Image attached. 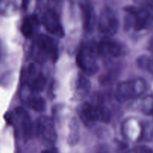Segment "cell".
I'll list each match as a JSON object with an SVG mask.
<instances>
[{"label":"cell","mask_w":153,"mask_h":153,"mask_svg":"<svg viewBox=\"0 0 153 153\" xmlns=\"http://www.w3.org/2000/svg\"><path fill=\"white\" fill-rule=\"evenodd\" d=\"M140 110L145 114L153 117V96H146L142 99Z\"/></svg>","instance_id":"17"},{"label":"cell","mask_w":153,"mask_h":153,"mask_svg":"<svg viewBox=\"0 0 153 153\" xmlns=\"http://www.w3.org/2000/svg\"><path fill=\"white\" fill-rule=\"evenodd\" d=\"M33 52L36 61H51L55 62L58 56V45L56 40L45 34L36 37L33 45Z\"/></svg>","instance_id":"1"},{"label":"cell","mask_w":153,"mask_h":153,"mask_svg":"<svg viewBox=\"0 0 153 153\" xmlns=\"http://www.w3.org/2000/svg\"><path fill=\"white\" fill-rule=\"evenodd\" d=\"M99 56L104 58H118L125 54V47L122 43L111 37H105L97 45Z\"/></svg>","instance_id":"8"},{"label":"cell","mask_w":153,"mask_h":153,"mask_svg":"<svg viewBox=\"0 0 153 153\" xmlns=\"http://www.w3.org/2000/svg\"><path fill=\"white\" fill-rule=\"evenodd\" d=\"M0 55H1V47H0Z\"/></svg>","instance_id":"21"},{"label":"cell","mask_w":153,"mask_h":153,"mask_svg":"<svg viewBox=\"0 0 153 153\" xmlns=\"http://www.w3.org/2000/svg\"><path fill=\"white\" fill-rule=\"evenodd\" d=\"M38 93L32 89L28 85L23 83L20 91V97L22 102L25 103L28 108L35 111L43 112L46 109V102Z\"/></svg>","instance_id":"9"},{"label":"cell","mask_w":153,"mask_h":153,"mask_svg":"<svg viewBox=\"0 0 153 153\" xmlns=\"http://www.w3.org/2000/svg\"><path fill=\"white\" fill-rule=\"evenodd\" d=\"M80 119L86 126H92L94 123H108L111 118L109 109L101 105L85 102L79 108Z\"/></svg>","instance_id":"4"},{"label":"cell","mask_w":153,"mask_h":153,"mask_svg":"<svg viewBox=\"0 0 153 153\" xmlns=\"http://www.w3.org/2000/svg\"><path fill=\"white\" fill-rule=\"evenodd\" d=\"M78 5L82 14L84 31L87 33L92 32L96 23V14L94 7L90 0H78Z\"/></svg>","instance_id":"13"},{"label":"cell","mask_w":153,"mask_h":153,"mask_svg":"<svg viewBox=\"0 0 153 153\" xmlns=\"http://www.w3.org/2000/svg\"><path fill=\"white\" fill-rule=\"evenodd\" d=\"M46 78L34 64H30L24 74V83L37 92L43 91L46 86Z\"/></svg>","instance_id":"11"},{"label":"cell","mask_w":153,"mask_h":153,"mask_svg":"<svg viewBox=\"0 0 153 153\" xmlns=\"http://www.w3.org/2000/svg\"><path fill=\"white\" fill-rule=\"evenodd\" d=\"M10 119L12 120L13 123L16 126L18 132L22 137L29 138L31 137L34 127L29 115L24 109L20 108H16L13 115L10 117Z\"/></svg>","instance_id":"10"},{"label":"cell","mask_w":153,"mask_h":153,"mask_svg":"<svg viewBox=\"0 0 153 153\" xmlns=\"http://www.w3.org/2000/svg\"><path fill=\"white\" fill-rule=\"evenodd\" d=\"M134 152H152V150L148 148L145 147V146H139V147H136L134 149Z\"/></svg>","instance_id":"19"},{"label":"cell","mask_w":153,"mask_h":153,"mask_svg":"<svg viewBox=\"0 0 153 153\" xmlns=\"http://www.w3.org/2000/svg\"><path fill=\"white\" fill-rule=\"evenodd\" d=\"M146 89L145 80L141 78H135L120 82L116 88L115 97L118 102H124L141 97Z\"/></svg>","instance_id":"3"},{"label":"cell","mask_w":153,"mask_h":153,"mask_svg":"<svg viewBox=\"0 0 153 153\" xmlns=\"http://www.w3.org/2000/svg\"><path fill=\"white\" fill-rule=\"evenodd\" d=\"M137 64L140 68L147 70L153 74V52L150 56H141L138 58Z\"/></svg>","instance_id":"16"},{"label":"cell","mask_w":153,"mask_h":153,"mask_svg":"<svg viewBox=\"0 0 153 153\" xmlns=\"http://www.w3.org/2000/svg\"><path fill=\"white\" fill-rule=\"evenodd\" d=\"M41 22L45 29L57 37H63L64 31L58 14L52 10H46L41 16Z\"/></svg>","instance_id":"12"},{"label":"cell","mask_w":153,"mask_h":153,"mask_svg":"<svg viewBox=\"0 0 153 153\" xmlns=\"http://www.w3.org/2000/svg\"><path fill=\"white\" fill-rule=\"evenodd\" d=\"M149 49H150V50H151V52H153V38L152 39L151 41H150Z\"/></svg>","instance_id":"20"},{"label":"cell","mask_w":153,"mask_h":153,"mask_svg":"<svg viewBox=\"0 0 153 153\" xmlns=\"http://www.w3.org/2000/svg\"><path fill=\"white\" fill-rule=\"evenodd\" d=\"M153 137V122H146L142 125L141 128L140 135L139 140H148Z\"/></svg>","instance_id":"18"},{"label":"cell","mask_w":153,"mask_h":153,"mask_svg":"<svg viewBox=\"0 0 153 153\" xmlns=\"http://www.w3.org/2000/svg\"><path fill=\"white\" fill-rule=\"evenodd\" d=\"M98 29L105 37H112L118 29V19L116 14L109 8L102 10L99 16Z\"/></svg>","instance_id":"6"},{"label":"cell","mask_w":153,"mask_h":153,"mask_svg":"<svg viewBox=\"0 0 153 153\" xmlns=\"http://www.w3.org/2000/svg\"><path fill=\"white\" fill-rule=\"evenodd\" d=\"M90 89V82L86 76H80L76 82V94L80 97H85Z\"/></svg>","instance_id":"15"},{"label":"cell","mask_w":153,"mask_h":153,"mask_svg":"<svg viewBox=\"0 0 153 153\" xmlns=\"http://www.w3.org/2000/svg\"><path fill=\"white\" fill-rule=\"evenodd\" d=\"M98 57L96 46L86 43L78 50L76 56V64L86 75L92 76L99 70Z\"/></svg>","instance_id":"2"},{"label":"cell","mask_w":153,"mask_h":153,"mask_svg":"<svg viewBox=\"0 0 153 153\" xmlns=\"http://www.w3.org/2000/svg\"><path fill=\"white\" fill-rule=\"evenodd\" d=\"M35 131L41 140L48 144L53 145L56 142L57 133L55 124L52 119L49 117L42 116L37 120Z\"/></svg>","instance_id":"7"},{"label":"cell","mask_w":153,"mask_h":153,"mask_svg":"<svg viewBox=\"0 0 153 153\" xmlns=\"http://www.w3.org/2000/svg\"><path fill=\"white\" fill-rule=\"evenodd\" d=\"M124 11L126 12V26L128 29L140 31L149 26L151 16L147 9L129 6L124 9Z\"/></svg>","instance_id":"5"},{"label":"cell","mask_w":153,"mask_h":153,"mask_svg":"<svg viewBox=\"0 0 153 153\" xmlns=\"http://www.w3.org/2000/svg\"><path fill=\"white\" fill-rule=\"evenodd\" d=\"M39 21L34 15L28 16L23 19L21 25V31L27 38L32 37L37 31L38 28Z\"/></svg>","instance_id":"14"}]
</instances>
